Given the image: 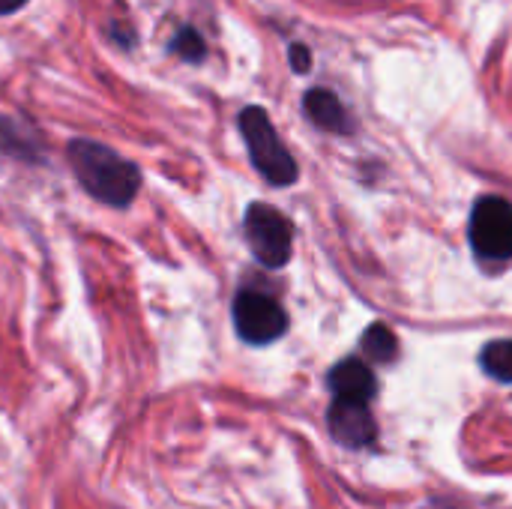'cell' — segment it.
<instances>
[{"label": "cell", "mask_w": 512, "mask_h": 509, "mask_svg": "<svg viewBox=\"0 0 512 509\" xmlns=\"http://www.w3.org/2000/svg\"><path fill=\"white\" fill-rule=\"evenodd\" d=\"M246 240L252 255L270 267L279 270L291 261V222L270 204H252L246 210Z\"/></svg>", "instance_id": "cell-4"}, {"label": "cell", "mask_w": 512, "mask_h": 509, "mask_svg": "<svg viewBox=\"0 0 512 509\" xmlns=\"http://www.w3.org/2000/svg\"><path fill=\"white\" fill-rule=\"evenodd\" d=\"M303 108L309 114V120L327 132H336V135H345L351 132V120H348V111L345 105L339 102L336 93L324 90V87H315L303 96Z\"/></svg>", "instance_id": "cell-8"}, {"label": "cell", "mask_w": 512, "mask_h": 509, "mask_svg": "<svg viewBox=\"0 0 512 509\" xmlns=\"http://www.w3.org/2000/svg\"><path fill=\"white\" fill-rule=\"evenodd\" d=\"M480 366L486 375H492L501 384H512V339L489 342L480 351Z\"/></svg>", "instance_id": "cell-9"}, {"label": "cell", "mask_w": 512, "mask_h": 509, "mask_svg": "<svg viewBox=\"0 0 512 509\" xmlns=\"http://www.w3.org/2000/svg\"><path fill=\"white\" fill-rule=\"evenodd\" d=\"M69 162L78 183L102 204L126 207L141 189L138 168L105 144L78 138L69 144Z\"/></svg>", "instance_id": "cell-1"}, {"label": "cell", "mask_w": 512, "mask_h": 509, "mask_svg": "<svg viewBox=\"0 0 512 509\" xmlns=\"http://www.w3.org/2000/svg\"><path fill=\"white\" fill-rule=\"evenodd\" d=\"M240 132L246 138L252 165L258 168V174L273 183V186H291L297 180V162L288 153V147L282 144L276 126L270 123L267 111L252 105L240 114Z\"/></svg>", "instance_id": "cell-2"}, {"label": "cell", "mask_w": 512, "mask_h": 509, "mask_svg": "<svg viewBox=\"0 0 512 509\" xmlns=\"http://www.w3.org/2000/svg\"><path fill=\"white\" fill-rule=\"evenodd\" d=\"M330 435L342 444V447H369L378 438V423L372 417V411L363 402H339L333 399L330 414Z\"/></svg>", "instance_id": "cell-6"}, {"label": "cell", "mask_w": 512, "mask_h": 509, "mask_svg": "<svg viewBox=\"0 0 512 509\" xmlns=\"http://www.w3.org/2000/svg\"><path fill=\"white\" fill-rule=\"evenodd\" d=\"M174 54H180L183 60H201L204 54H207V48H204V39L192 30V27H183L180 33H177V39H174Z\"/></svg>", "instance_id": "cell-11"}, {"label": "cell", "mask_w": 512, "mask_h": 509, "mask_svg": "<svg viewBox=\"0 0 512 509\" xmlns=\"http://www.w3.org/2000/svg\"><path fill=\"white\" fill-rule=\"evenodd\" d=\"M288 57H291L294 72H309V66H312V54H309V48H306V45H291V48H288Z\"/></svg>", "instance_id": "cell-12"}, {"label": "cell", "mask_w": 512, "mask_h": 509, "mask_svg": "<svg viewBox=\"0 0 512 509\" xmlns=\"http://www.w3.org/2000/svg\"><path fill=\"white\" fill-rule=\"evenodd\" d=\"M327 384H330V390H333V396L339 402H363V405H369V399L378 390L372 369L366 363H360V360L336 363L330 369V375H327Z\"/></svg>", "instance_id": "cell-7"}, {"label": "cell", "mask_w": 512, "mask_h": 509, "mask_svg": "<svg viewBox=\"0 0 512 509\" xmlns=\"http://www.w3.org/2000/svg\"><path fill=\"white\" fill-rule=\"evenodd\" d=\"M468 237L477 255L489 261L512 258V204L507 198L486 195L474 204Z\"/></svg>", "instance_id": "cell-3"}, {"label": "cell", "mask_w": 512, "mask_h": 509, "mask_svg": "<svg viewBox=\"0 0 512 509\" xmlns=\"http://www.w3.org/2000/svg\"><path fill=\"white\" fill-rule=\"evenodd\" d=\"M234 327L243 342L270 345L288 330V315L273 297L261 291H240L234 300Z\"/></svg>", "instance_id": "cell-5"}, {"label": "cell", "mask_w": 512, "mask_h": 509, "mask_svg": "<svg viewBox=\"0 0 512 509\" xmlns=\"http://www.w3.org/2000/svg\"><path fill=\"white\" fill-rule=\"evenodd\" d=\"M27 0H0V15H6V12H15L18 6H24Z\"/></svg>", "instance_id": "cell-13"}, {"label": "cell", "mask_w": 512, "mask_h": 509, "mask_svg": "<svg viewBox=\"0 0 512 509\" xmlns=\"http://www.w3.org/2000/svg\"><path fill=\"white\" fill-rule=\"evenodd\" d=\"M363 351H366L375 363H393L396 354H399V342H396V336H393L390 327L372 324V327L363 333Z\"/></svg>", "instance_id": "cell-10"}]
</instances>
